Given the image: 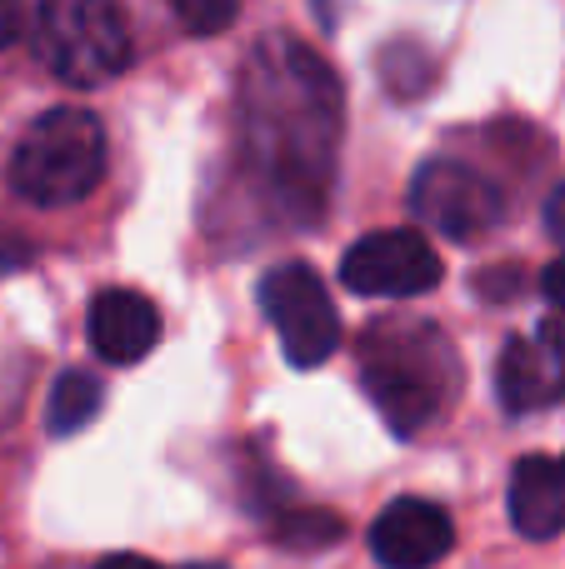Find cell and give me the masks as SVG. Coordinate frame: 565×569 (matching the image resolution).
<instances>
[{"instance_id": "1", "label": "cell", "mask_w": 565, "mask_h": 569, "mask_svg": "<svg viewBox=\"0 0 565 569\" xmlns=\"http://www.w3.org/2000/svg\"><path fill=\"white\" fill-rule=\"evenodd\" d=\"M340 80L306 40L266 36L240 70V136L290 216H320L340 156Z\"/></svg>"}, {"instance_id": "2", "label": "cell", "mask_w": 565, "mask_h": 569, "mask_svg": "<svg viewBox=\"0 0 565 569\" xmlns=\"http://www.w3.org/2000/svg\"><path fill=\"white\" fill-rule=\"evenodd\" d=\"M360 385L396 435H420L460 390L450 335L416 315L376 320L360 340Z\"/></svg>"}, {"instance_id": "3", "label": "cell", "mask_w": 565, "mask_h": 569, "mask_svg": "<svg viewBox=\"0 0 565 569\" xmlns=\"http://www.w3.org/2000/svg\"><path fill=\"white\" fill-rule=\"evenodd\" d=\"M106 176V126L80 106L46 110L30 120L10 156V180L30 206H80Z\"/></svg>"}, {"instance_id": "4", "label": "cell", "mask_w": 565, "mask_h": 569, "mask_svg": "<svg viewBox=\"0 0 565 569\" xmlns=\"http://www.w3.org/2000/svg\"><path fill=\"white\" fill-rule=\"evenodd\" d=\"M36 56L60 86H106L130 66V26L116 0H40L30 20Z\"/></svg>"}, {"instance_id": "5", "label": "cell", "mask_w": 565, "mask_h": 569, "mask_svg": "<svg viewBox=\"0 0 565 569\" xmlns=\"http://www.w3.org/2000/svg\"><path fill=\"white\" fill-rule=\"evenodd\" d=\"M260 310L276 325L280 355L296 370H316L340 345V310L330 300L326 280L300 260H280L260 276Z\"/></svg>"}, {"instance_id": "6", "label": "cell", "mask_w": 565, "mask_h": 569, "mask_svg": "<svg viewBox=\"0 0 565 569\" xmlns=\"http://www.w3.org/2000/svg\"><path fill=\"white\" fill-rule=\"evenodd\" d=\"M410 216L446 240H480L500 226L506 196L466 160H426L410 180Z\"/></svg>"}, {"instance_id": "7", "label": "cell", "mask_w": 565, "mask_h": 569, "mask_svg": "<svg viewBox=\"0 0 565 569\" xmlns=\"http://www.w3.org/2000/svg\"><path fill=\"white\" fill-rule=\"evenodd\" d=\"M440 256L420 230L396 226V230H370L340 260V280L346 290L366 295V300H410L440 284Z\"/></svg>"}, {"instance_id": "8", "label": "cell", "mask_w": 565, "mask_h": 569, "mask_svg": "<svg viewBox=\"0 0 565 569\" xmlns=\"http://www.w3.org/2000/svg\"><path fill=\"white\" fill-rule=\"evenodd\" d=\"M496 395L511 415L565 400V320H541L531 335L506 340L496 360Z\"/></svg>"}, {"instance_id": "9", "label": "cell", "mask_w": 565, "mask_h": 569, "mask_svg": "<svg viewBox=\"0 0 565 569\" xmlns=\"http://www.w3.org/2000/svg\"><path fill=\"white\" fill-rule=\"evenodd\" d=\"M456 545V525L430 500H390L370 525V555L386 569H430Z\"/></svg>"}, {"instance_id": "10", "label": "cell", "mask_w": 565, "mask_h": 569, "mask_svg": "<svg viewBox=\"0 0 565 569\" xmlns=\"http://www.w3.org/2000/svg\"><path fill=\"white\" fill-rule=\"evenodd\" d=\"M160 315L140 290H100L90 300V345L110 365H136L156 350Z\"/></svg>"}, {"instance_id": "11", "label": "cell", "mask_w": 565, "mask_h": 569, "mask_svg": "<svg viewBox=\"0 0 565 569\" xmlns=\"http://www.w3.org/2000/svg\"><path fill=\"white\" fill-rule=\"evenodd\" d=\"M511 525L526 540H556L565 535V455H526L511 470Z\"/></svg>"}, {"instance_id": "12", "label": "cell", "mask_w": 565, "mask_h": 569, "mask_svg": "<svg viewBox=\"0 0 565 569\" xmlns=\"http://www.w3.org/2000/svg\"><path fill=\"white\" fill-rule=\"evenodd\" d=\"M106 405V390L90 370H60V380L50 385V400H46V430L50 435H76L86 430L90 420L100 415Z\"/></svg>"}, {"instance_id": "13", "label": "cell", "mask_w": 565, "mask_h": 569, "mask_svg": "<svg viewBox=\"0 0 565 569\" xmlns=\"http://www.w3.org/2000/svg\"><path fill=\"white\" fill-rule=\"evenodd\" d=\"M170 10L190 36H220L240 16V0H170Z\"/></svg>"}, {"instance_id": "14", "label": "cell", "mask_w": 565, "mask_h": 569, "mask_svg": "<svg viewBox=\"0 0 565 569\" xmlns=\"http://www.w3.org/2000/svg\"><path fill=\"white\" fill-rule=\"evenodd\" d=\"M276 535H280V545H336L340 520L336 515H296V520H280Z\"/></svg>"}, {"instance_id": "15", "label": "cell", "mask_w": 565, "mask_h": 569, "mask_svg": "<svg viewBox=\"0 0 565 569\" xmlns=\"http://www.w3.org/2000/svg\"><path fill=\"white\" fill-rule=\"evenodd\" d=\"M30 26V0H0V50L16 46Z\"/></svg>"}, {"instance_id": "16", "label": "cell", "mask_w": 565, "mask_h": 569, "mask_svg": "<svg viewBox=\"0 0 565 569\" xmlns=\"http://www.w3.org/2000/svg\"><path fill=\"white\" fill-rule=\"evenodd\" d=\"M546 230L556 240H565V180L551 190V200H546Z\"/></svg>"}, {"instance_id": "17", "label": "cell", "mask_w": 565, "mask_h": 569, "mask_svg": "<svg viewBox=\"0 0 565 569\" xmlns=\"http://www.w3.org/2000/svg\"><path fill=\"white\" fill-rule=\"evenodd\" d=\"M541 290H546V300H556L561 310H565V256L546 266V276H541Z\"/></svg>"}, {"instance_id": "18", "label": "cell", "mask_w": 565, "mask_h": 569, "mask_svg": "<svg viewBox=\"0 0 565 569\" xmlns=\"http://www.w3.org/2000/svg\"><path fill=\"white\" fill-rule=\"evenodd\" d=\"M96 569H160V565L146 560V555H110V560H100Z\"/></svg>"}, {"instance_id": "19", "label": "cell", "mask_w": 565, "mask_h": 569, "mask_svg": "<svg viewBox=\"0 0 565 569\" xmlns=\"http://www.w3.org/2000/svg\"><path fill=\"white\" fill-rule=\"evenodd\" d=\"M186 569H226V565H186Z\"/></svg>"}]
</instances>
